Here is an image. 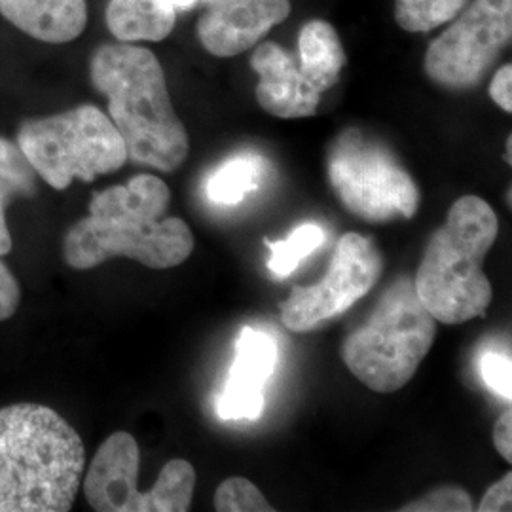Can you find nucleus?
I'll return each instance as SVG.
<instances>
[{
    "label": "nucleus",
    "mask_w": 512,
    "mask_h": 512,
    "mask_svg": "<svg viewBox=\"0 0 512 512\" xmlns=\"http://www.w3.org/2000/svg\"><path fill=\"white\" fill-rule=\"evenodd\" d=\"M84 463L80 435L52 408H0V512L71 511Z\"/></svg>",
    "instance_id": "nucleus-1"
},
{
    "label": "nucleus",
    "mask_w": 512,
    "mask_h": 512,
    "mask_svg": "<svg viewBox=\"0 0 512 512\" xmlns=\"http://www.w3.org/2000/svg\"><path fill=\"white\" fill-rule=\"evenodd\" d=\"M90 76L109 101V118L126 143L128 160L164 173L177 171L188 158L190 141L158 57L128 42L103 44L90 61Z\"/></svg>",
    "instance_id": "nucleus-2"
},
{
    "label": "nucleus",
    "mask_w": 512,
    "mask_h": 512,
    "mask_svg": "<svg viewBox=\"0 0 512 512\" xmlns=\"http://www.w3.org/2000/svg\"><path fill=\"white\" fill-rule=\"evenodd\" d=\"M497 234V215L482 198L463 196L450 207L446 224L429 239L412 281L437 323L461 325L490 308L494 291L482 264Z\"/></svg>",
    "instance_id": "nucleus-3"
},
{
    "label": "nucleus",
    "mask_w": 512,
    "mask_h": 512,
    "mask_svg": "<svg viewBox=\"0 0 512 512\" xmlns=\"http://www.w3.org/2000/svg\"><path fill=\"white\" fill-rule=\"evenodd\" d=\"M437 319L421 304L410 277L397 279L378 300L365 327L351 332L342 359L376 393H395L418 372L433 348Z\"/></svg>",
    "instance_id": "nucleus-4"
},
{
    "label": "nucleus",
    "mask_w": 512,
    "mask_h": 512,
    "mask_svg": "<svg viewBox=\"0 0 512 512\" xmlns=\"http://www.w3.org/2000/svg\"><path fill=\"white\" fill-rule=\"evenodd\" d=\"M18 147L29 164L55 190L74 179L92 183L128 162V148L109 116L80 105L54 116L27 120L18 131Z\"/></svg>",
    "instance_id": "nucleus-5"
},
{
    "label": "nucleus",
    "mask_w": 512,
    "mask_h": 512,
    "mask_svg": "<svg viewBox=\"0 0 512 512\" xmlns=\"http://www.w3.org/2000/svg\"><path fill=\"white\" fill-rule=\"evenodd\" d=\"M329 181L338 200L359 219L368 222L412 219L420 192L410 173L389 148L348 129L329 148Z\"/></svg>",
    "instance_id": "nucleus-6"
},
{
    "label": "nucleus",
    "mask_w": 512,
    "mask_h": 512,
    "mask_svg": "<svg viewBox=\"0 0 512 512\" xmlns=\"http://www.w3.org/2000/svg\"><path fill=\"white\" fill-rule=\"evenodd\" d=\"M192 251L194 236L177 217L90 215L78 220L63 239V256L76 270H90L114 256H126L152 270H167L186 262Z\"/></svg>",
    "instance_id": "nucleus-7"
},
{
    "label": "nucleus",
    "mask_w": 512,
    "mask_h": 512,
    "mask_svg": "<svg viewBox=\"0 0 512 512\" xmlns=\"http://www.w3.org/2000/svg\"><path fill=\"white\" fill-rule=\"evenodd\" d=\"M139 444L126 431L105 440L84 480V494L93 511L184 512L190 509L196 471L186 459H171L160 471L154 488L143 494L137 488Z\"/></svg>",
    "instance_id": "nucleus-8"
},
{
    "label": "nucleus",
    "mask_w": 512,
    "mask_h": 512,
    "mask_svg": "<svg viewBox=\"0 0 512 512\" xmlns=\"http://www.w3.org/2000/svg\"><path fill=\"white\" fill-rule=\"evenodd\" d=\"M512 37V0H473L425 54V74L442 88L476 86Z\"/></svg>",
    "instance_id": "nucleus-9"
},
{
    "label": "nucleus",
    "mask_w": 512,
    "mask_h": 512,
    "mask_svg": "<svg viewBox=\"0 0 512 512\" xmlns=\"http://www.w3.org/2000/svg\"><path fill=\"white\" fill-rule=\"evenodd\" d=\"M382 270L384 260L374 241L349 232L338 241L323 281L310 287H296L279 306L281 323L293 332L321 327L370 293Z\"/></svg>",
    "instance_id": "nucleus-10"
},
{
    "label": "nucleus",
    "mask_w": 512,
    "mask_h": 512,
    "mask_svg": "<svg viewBox=\"0 0 512 512\" xmlns=\"http://www.w3.org/2000/svg\"><path fill=\"white\" fill-rule=\"evenodd\" d=\"M198 21L203 48L217 57L251 50L275 25L291 16V0H203Z\"/></svg>",
    "instance_id": "nucleus-11"
},
{
    "label": "nucleus",
    "mask_w": 512,
    "mask_h": 512,
    "mask_svg": "<svg viewBox=\"0 0 512 512\" xmlns=\"http://www.w3.org/2000/svg\"><path fill=\"white\" fill-rule=\"evenodd\" d=\"M279 359L272 336L243 327L236 340L230 376L217 397L222 420H258L264 410V391Z\"/></svg>",
    "instance_id": "nucleus-12"
},
{
    "label": "nucleus",
    "mask_w": 512,
    "mask_h": 512,
    "mask_svg": "<svg viewBox=\"0 0 512 512\" xmlns=\"http://www.w3.org/2000/svg\"><path fill=\"white\" fill-rule=\"evenodd\" d=\"M251 69L258 74L256 101L268 114L281 120L313 116L321 95L315 84L300 69L298 57L275 42H258Z\"/></svg>",
    "instance_id": "nucleus-13"
},
{
    "label": "nucleus",
    "mask_w": 512,
    "mask_h": 512,
    "mask_svg": "<svg viewBox=\"0 0 512 512\" xmlns=\"http://www.w3.org/2000/svg\"><path fill=\"white\" fill-rule=\"evenodd\" d=\"M0 16L27 37L67 44L88 25L86 0H0Z\"/></svg>",
    "instance_id": "nucleus-14"
},
{
    "label": "nucleus",
    "mask_w": 512,
    "mask_h": 512,
    "mask_svg": "<svg viewBox=\"0 0 512 512\" xmlns=\"http://www.w3.org/2000/svg\"><path fill=\"white\" fill-rule=\"evenodd\" d=\"M171 202L167 184L156 175H137L124 186H112L93 194L90 215H131L143 219H164Z\"/></svg>",
    "instance_id": "nucleus-15"
},
{
    "label": "nucleus",
    "mask_w": 512,
    "mask_h": 512,
    "mask_svg": "<svg viewBox=\"0 0 512 512\" xmlns=\"http://www.w3.org/2000/svg\"><path fill=\"white\" fill-rule=\"evenodd\" d=\"M298 63L321 93L338 84L348 63L342 40L329 21L311 19L298 35Z\"/></svg>",
    "instance_id": "nucleus-16"
},
{
    "label": "nucleus",
    "mask_w": 512,
    "mask_h": 512,
    "mask_svg": "<svg viewBox=\"0 0 512 512\" xmlns=\"http://www.w3.org/2000/svg\"><path fill=\"white\" fill-rule=\"evenodd\" d=\"M105 19L118 42H160L175 29L177 12L160 0H110Z\"/></svg>",
    "instance_id": "nucleus-17"
},
{
    "label": "nucleus",
    "mask_w": 512,
    "mask_h": 512,
    "mask_svg": "<svg viewBox=\"0 0 512 512\" xmlns=\"http://www.w3.org/2000/svg\"><path fill=\"white\" fill-rule=\"evenodd\" d=\"M266 160L253 152L228 158L207 177L205 196L215 205H238L258 190L266 175Z\"/></svg>",
    "instance_id": "nucleus-18"
},
{
    "label": "nucleus",
    "mask_w": 512,
    "mask_h": 512,
    "mask_svg": "<svg viewBox=\"0 0 512 512\" xmlns=\"http://www.w3.org/2000/svg\"><path fill=\"white\" fill-rule=\"evenodd\" d=\"M37 190V171L18 145L0 137V255L10 253L12 238L6 226V205L16 196H29Z\"/></svg>",
    "instance_id": "nucleus-19"
},
{
    "label": "nucleus",
    "mask_w": 512,
    "mask_h": 512,
    "mask_svg": "<svg viewBox=\"0 0 512 512\" xmlns=\"http://www.w3.org/2000/svg\"><path fill=\"white\" fill-rule=\"evenodd\" d=\"M327 239V234L317 224H304L296 228L293 234L283 241H270L266 239V247L270 249V260L268 268L272 274L279 279H285L287 275L293 274L298 264L310 256L315 249H319Z\"/></svg>",
    "instance_id": "nucleus-20"
},
{
    "label": "nucleus",
    "mask_w": 512,
    "mask_h": 512,
    "mask_svg": "<svg viewBox=\"0 0 512 512\" xmlns=\"http://www.w3.org/2000/svg\"><path fill=\"white\" fill-rule=\"evenodd\" d=\"M469 0H395V19L408 33H429L450 23Z\"/></svg>",
    "instance_id": "nucleus-21"
},
{
    "label": "nucleus",
    "mask_w": 512,
    "mask_h": 512,
    "mask_svg": "<svg viewBox=\"0 0 512 512\" xmlns=\"http://www.w3.org/2000/svg\"><path fill=\"white\" fill-rule=\"evenodd\" d=\"M215 509L219 512H274L268 499L247 478H226L215 494Z\"/></svg>",
    "instance_id": "nucleus-22"
},
{
    "label": "nucleus",
    "mask_w": 512,
    "mask_h": 512,
    "mask_svg": "<svg viewBox=\"0 0 512 512\" xmlns=\"http://www.w3.org/2000/svg\"><path fill=\"white\" fill-rule=\"evenodd\" d=\"M480 374L486 387L511 403L512 399V361L509 353L490 349L480 357Z\"/></svg>",
    "instance_id": "nucleus-23"
},
{
    "label": "nucleus",
    "mask_w": 512,
    "mask_h": 512,
    "mask_svg": "<svg viewBox=\"0 0 512 512\" xmlns=\"http://www.w3.org/2000/svg\"><path fill=\"white\" fill-rule=\"evenodd\" d=\"M475 509L471 495L461 488H439L431 494L423 495L418 501L403 507V511L414 512H469Z\"/></svg>",
    "instance_id": "nucleus-24"
},
{
    "label": "nucleus",
    "mask_w": 512,
    "mask_h": 512,
    "mask_svg": "<svg viewBox=\"0 0 512 512\" xmlns=\"http://www.w3.org/2000/svg\"><path fill=\"white\" fill-rule=\"evenodd\" d=\"M18 279L8 270V266L0 260V321L10 319L19 306Z\"/></svg>",
    "instance_id": "nucleus-25"
},
{
    "label": "nucleus",
    "mask_w": 512,
    "mask_h": 512,
    "mask_svg": "<svg viewBox=\"0 0 512 512\" xmlns=\"http://www.w3.org/2000/svg\"><path fill=\"white\" fill-rule=\"evenodd\" d=\"M512 476L511 473L503 476L499 482H495L494 486L486 492L482 497L478 511L480 512H501L511 511L512 503Z\"/></svg>",
    "instance_id": "nucleus-26"
},
{
    "label": "nucleus",
    "mask_w": 512,
    "mask_h": 512,
    "mask_svg": "<svg viewBox=\"0 0 512 512\" xmlns=\"http://www.w3.org/2000/svg\"><path fill=\"white\" fill-rule=\"evenodd\" d=\"M490 97L505 112H512V65H503L490 82Z\"/></svg>",
    "instance_id": "nucleus-27"
},
{
    "label": "nucleus",
    "mask_w": 512,
    "mask_h": 512,
    "mask_svg": "<svg viewBox=\"0 0 512 512\" xmlns=\"http://www.w3.org/2000/svg\"><path fill=\"white\" fill-rule=\"evenodd\" d=\"M494 442L497 452L505 461H512V412L511 408L499 416L494 425Z\"/></svg>",
    "instance_id": "nucleus-28"
},
{
    "label": "nucleus",
    "mask_w": 512,
    "mask_h": 512,
    "mask_svg": "<svg viewBox=\"0 0 512 512\" xmlns=\"http://www.w3.org/2000/svg\"><path fill=\"white\" fill-rule=\"evenodd\" d=\"M164 6L175 10V12H184V10H190L194 8L200 0H160Z\"/></svg>",
    "instance_id": "nucleus-29"
},
{
    "label": "nucleus",
    "mask_w": 512,
    "mask_h": 512,
    "mask_svg": "<svg viewBox=\"0 0 512 512\" xmlns=\"http://www.w3.org/2000/svg\"><path fill=\"white\" fill-rule=\"evenodd\" d=\"M511 147L512 139L509 137V139H507V162H509V164H511Z\"/></svg>",
    "instance_id": "nucleus-30"
}]
</instances>
